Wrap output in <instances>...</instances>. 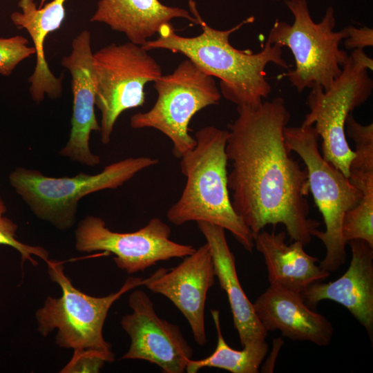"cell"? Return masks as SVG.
<instances>
[{"label": "cell", "mask_w": 373, "mask_h": 373, "mask_svg": "<svg viewBox=\"0 0 373 373\" xmlns=\"http://www.w3.org/2000/svg\"><path fill=\"white\" fill-rule=\"evenodd\" d=\"M237 112L227 126L226 144L233 209L254 239L267 225L282 224L291 242L307 245L320 223L309 218L307 169L291 156L285 142L290 119L285 100L238 106Z\"/></svg>", "instance_id": "obj_1"}, {"label": "cell", "mask_w": 373, "mask_h": 373, "mask_svg": "<svg viewBox=\"0 0 373 373\" xmlns=\"http://www.w3.org/2000/svg\"><path fill=\"white\" fill-rule=\"evenodd\" d=\"M191 13L199 21L202 32L195 37L178 35L171 23L164 25L154 40L142 47L149 51L166 49L180 53L207 75L220 79L221 94L237 106H256L271 91L266 79L265 68L269 63L289 69L283 57V48L268 41L261 51L236 49L229 36L243 26L254 21L251 16L228 30H217L201 17L193 0L189 1Z\"/></svg>", "instance_id": "obj_2"}, {"label": "cell", "mask_w": 373, "mask_h": 373, "mask_svg": "<svg viewBox=\"0 0 373 373\" xmlns=\"http://www.w3.org/2000/svg\"><path fill=\"white\" fill-rule=\"evenodd\" d=\"M227 137L228 130L213 126L195 133V146L180 158L186 184L180 198L167 211L166 217L178 226L195 221L221 227L251 253L254 236L233 209L229 195Z\"/></svg>", "instance_id": "obj_3"}, {"label": "cell", "mask_w": 373, "mask_h": 373, "mask_svg": "<svg viewBox=\"0 0 373 373\" xmlns=\"http://www.w3.org/2000/svg\"><path fill=\"white\" fill-rule=\"evenodd\" d=\"M159 162L150 157H128L106 165L97 174L46 176L38 170L19 167L9 176L17 193L39 218L66 230L75 222L79 201L84 196L122 186L142 170Z\"/></svg>", "instance_id": "obj_4"}, {"label": "cell", "mask_w": 373, "mask_h": 373, "mask_svg": "<svg viewBox=\"0 0 373 373\" xmlns=\"http://www.w3.org/2000/svg\"><path fill=\"white\" fill-rule=\"evenodd\" d=\"M48 274L61 289L59 298L48 297L35 314L38 331L44 336L57 330L56 343L73 351H95L115 358L103 327L113 304L126 292L144 285L146 278L128 277L119 291L103 297L76 289L65 275L61 262L48 260Z\"/></svg>", "instance_id": "obj_5"}, {"label": "cell", "mask_w": 373, "mask_h": 373, "mask_svg": "<svg viewBox=\"0 0 373 373\" xmlns=\"http://www.w3.org/2000/svg\"><path fill=\"white\" fill-rule=\"evenodd\" d=\"M285 4L294 16L292 24L276 19L267 41L291 51L295 69L286 76L297 91L321 86L329 89L342 73L348 54L339 48L341 41L347 36L346 28L335 32L334 10L327 8L319 23H315L309 13L307 0H286Z\"/></svg>", "instance_id": "obj_6"}, {"label": "cell", "mask_w": 373, "mask_h": 373, "mask_svg": "<svg viewBox=\"0 0 373 373\" xmlns=\"http://www.w3.org/2000/svg\"><path fill=\"white\" fill-rule=\"evenodd\" d=\"M283 133L288 149L296 153L305 164L309 191L325 225L324 231L316 229L312 233L323 242L326 250L319 265L334 272L346 261V244L342 237L344 216L358 203L361 193L323 158L318 149L319 135L314 126H285Z\"/></svg>", "instance_id": "obj_7"}, {"label": "cell", "mask_w": 373, "mask_h": 373, "mask_svg": "<svg viewBox=\"0 0 373 373\" xmlns=\"http://www.w3.org/2000/svg\"><path fill=\"white\" fill-rule=\"evenodd\" d=\"M368 69H373L372 59L363 49H354L328 90L312 88L307 99L309 113L302 124L314 126L322 140V156L347 178L355 153L346 140L345 123L348 115L372 94Z\"/></svg>", "instance_id": "obj_8"}, {"label": "cell", "mask_w": 373, "mask_h": 373, "mask_svg": "<svg viewBox=\"0 0 373 373\" xmlns=\"http://www.w3.org/2000/svg\"><path fill=\"white\" fill-rule=\"evenodd\" d=\"M153 83L155 103L149 111L133 115L130 125L135 129L153 128L162 132L171 140L173 154L180 159L196 144L189 133L191 119L200 110L218 104L221 93L213 77L189 59Z\"/></svg>", "instance_id": "obj_9"}, {"label": "cell", "mask_w": 373, "mask_h": 373, "mask_svg": "<svg viewBox=\"0 0 373 373\" xmlns=\"http://www.w3.org/2000/svg\"><path fill=\"white\" fill-rule=\"evenodd\" d=\"M141 46L111 43L93 53L95 106L101 113L102 144L111 141L118 117L145 102L144 87L162 75L160 65Z\"/></svg>", "instance_id": "obj_10"}, {"label": "cell", "mask_w": 373, "mask_h": 373, "mask_svg": "<svg viewBox=\"0 0 373 373\" xmlns=\"http://www.w3.org/2000/svg\"><path fill=\"white\" fill-rule=\"evenodd\" d=\"M171 227L157 218L137 231L119 233L107 228L102 218L86 216L75 229V245L81 252L102 251L114 255L116 265L132 274L195 251L191 245L171 240Z\"/></svg>", "instance_id": "obj_11"}, {"label": "cell", "mask_w": 373, "mask_h": 373, "mask_svg": "<svg viewBox=\"0 0 373 373\" xmlns=\"http://www.w3.org/2000/svg\"><path fill=\"white\" fill-rule=\"evenodd\" d=\"M132 312L121 319L131 343L122 359H137L160 367L164 373H183L193 355L178 325L161 318L153 303L143 290L135 289L128 297Z\"/></svg>", "instance_id": "obj_12"}, {"label": "cell", "mask_w": 373, "mask_h": 373, "mask_svg": "<svg viewBox=\"0 0 373 373\" xmlns=\"http://www.w3.org/2000/svg\"><path fill=\"white\" fill-rule=\"evenodd\" d=\"M215 278L212 255L206 242L174 268L156 270L146 278L144 285L170 300L188 321L195 342L204 345L206 300Z\"/></svg>", "instance_id": "obj_13"}, {"label": "cell", "mask_w": 373, "mask_h": 373, "mask_svg": "<svg viewBox=\"0 0 373 373\" xmlns=\"http://www.w3.org/2000/svg\"><path fill=\"white\" fill-rule=\"evenodd\" d=\"M93 61L90 33L84 30L73 39L70 54L61 61L72 77L73 114L68 140L59 154L88 166L100 163L99 156L93 153L89 146L90 133L100 132L95 113L96 87Z\"/></svg>", "instance_id": "obj_14"}, {"label": "cell", "mask_w": 373, "mask_h": 373, "mask_svg": "<svg viewBox=\"0 0 373 373\" xmlns=\"http://www.w3.org/2000/svg\"><path fill=\"white\" fill-rule=\"evenodd\" d=\"M347 244L352 258L346 271L332 282L312 283L301 295L310 307L324 300L343 305L366 329L372 342L373 247L362 240Z\"/></svg>", "instance_id": "obj_15"}, {"label": "cell", "mask_w": 373, "mask_h": 373, "mask_svg": "<svg viewBox=\"0 0 373 373\" xmlns=\"http://www.w3.org/2000/svg\"><path fill=\"white\" fill-rule=\"evenodd\" d=\"M252 304L267 332L279 330L291 340L309 341L318 346L331 343L334 334L332 323L313 310L300 293L270 285Z\"/></svg>", "instance_id": "obj_16"}, {"label": "cell", "mask_w": 373, "mask_h": 373, "mask_svg": "<svg viewBox=\"0 0 373 373\" xmlns=\"http://www.w3.org/2000/svg\"><path fill=\"white\" fill-rule=\"evenodd\" d=\"M66 1L52 0L39 8L35 0H19L21 12L10 15L13 24L19 29H25L32 40L36 64L28 82L30 94L37 104L41 102L45 95L55 99L62 93L61 78L52 73L46 61L44 41L48 35L59 29L64 21Z\"/></svg>", "instance_id": "obj_17"}, {"label": "cell", "mask_w": 373, "mask_h": 373, "mask_svg": "<svg viewBox=\"0 0 373 373\" xmlns=\"http://www.w3.org/2000/svg\"><path fill=\"white\" fill-rule=\"evenodd\" d=\"M198 227L209 246L216 277L227 294L240 344L265 340L268 332L258 318L237 274L236 258L228 245L225 230L218 225L198 222Z\"/></svg>", "instance_id": "obj_18"}, {"label": "cell", "mask_w": 373, "mask_h": 373, "mask_svg": "<svg viewBox=\"0 0 373 373\" xmlns=\"http://www.w3.org/2000/svg\"><path fill=\"white\" fill-rule=\"evenodd\" d=\"M175 18L199 25L198 19L186 10L167 6L159 0H99L90 21L104 23L142 46Z\"/></svg>", "instance_id": "obj_19"}, {"label": "cell", "mask_w": 373, "mask_h": 373, "mask_svg": "<svg viewBox=\"0 0 373 373\" xmlns=\"http://www.w3.org/2000/svg\"><path fill=\"white\" fill-rule=\"evenodd\" d=\"M285 239V231L264 229L254 237V247L264 258L270 285L301 294L309 285L329 276V272L317 265L318 258L305 252L300 242L287 245Z\"/></svg>", "instance_id": "obj_20"}, {"label": "cell", "mask_w": 373, "mask_h": 373, "mask_svg": "<svg viewBox=\"0 0 373 373\" xmlns=\"http://www.w3.org/2000/svg\"><path fill=\"white\" fill-rule=\"evenodd\" d=\"M211 314L217 332V345L207 358L188 361L187 373H196L204 367H216L232 373H257L267 354L269 346L265 340L251 341L241 350L231 347L225 341L221 329L220 312L212 309Z\"/></svg>", "instance_id": "obj_21"}, {"label": "cell", "mask_w": 373, "mask_h": 373, "mask_svg": "<svg viewBox=\"0 0 373 373\" xmlns=\"http://www.w3.org/2000/svg\"><path fill=\"white\" fill-rule=\"evenodd\" d=\"M342 237L346 245L362 240L373 247V195L363 194L358 203L345 215Z\"/></svg>", "instance_id": "obj_22"}, {"label": "cell", "mask_w": 373, "mask_h": 373, "mask_svg": "<svg viewBox=\"0 0 373 373\" xmlns=\"http://www.w3.org/2000/svg\"><path fill=\"white\" fill-rule=\"evenodd\" d=\"M345 132L355 144L354 157L350 171H373V124L363 125L356 121L352 113L345 120Z\"/></svg>", "instance_id": "obj_23"}, {"label": "cell", "mask_w": 373, "mask_h": 373, "mask_svg": "<svg viewBox=\"0 0 373 373\" xmlns=\"http://www.w3.org/2000/svg\"><path fill=\"white\" fill-rule=\"evenodd\" d=\"M6 212V207L0 197V245H8L17 250L21 256L22 262L28 260L34 266L37 262L32 256H36L46 262L48 259V252L40 246H32L21 242L16 239L17 225L9 218L3 216Z\"/></svg>", "instance_id": "obj_24"}, {"label": "cell", "mask_w": 373, "mask_h": 373, "mask_svg": "<svg viewBox=\"0 0 373 373\" xmlns=\"http://www.w3.org/2000/svg\"><path fill=\"white\" fill-rule=\"evenodd\" d=\"M21 36L0 37V75L10 76L23 60L35 54L34 47Z\"/></svg>", "instance_id": "obj_25"}, {"label": "cell", "mask_w": 373, "mask_h": 373, "mask_svg": "<svg viewBox=\"0 0 373 373\" xmlns=\"http://www.w3.org/2000/svg\"><path fill=\"white\" fill-rule=\"evenodd\" d=\"M113 361V358L101 352L75 350L70 361L60 372H99L105 363Z\"/></svg>", "instance_id": "obj_26"}, {"label": "cell", "mask_w": 373, "mask_h": 373, "mask_svg": "<svg viewBox=\"0 0 373 373\" xmlns=\"http://www.w3.org/2000/svg\"><path fill=\"white\" fill-rule=\"evenodd\" d=\"M347 36L344 45L347 49H363L373 46V30L366 26L361 28L353 26L345 28Z\"/></svg>", "instance_id": "obj_27"}, {"label": "cell", "mask_w": 373, "mask_h": 373, "mask_svg": "<svg viewBox=\"0 0 373 373\" xmlns=\"http://www.w3.org/2000/svg\"><path fill=\"white\" fill-rule=\"evenodd\" d=\"M48 1V0H40V3H39V8L42 7L44 5V3Z\"/></svg>", "instance_id": "obj_28"}, {"label": "cell", "mask_w": 373, "mask_h": 373, "mask_svg": "<svg viewBox=\"0 0 373 373\" xmlns=\"http://www.w3.org/2000/svg\"><path fill=\"white\" fill-rule=\"evenodd\" d=\"M274 1H280V0H274Z\"/></svg>", "instance_id": "obj_29"}]
</instances>
